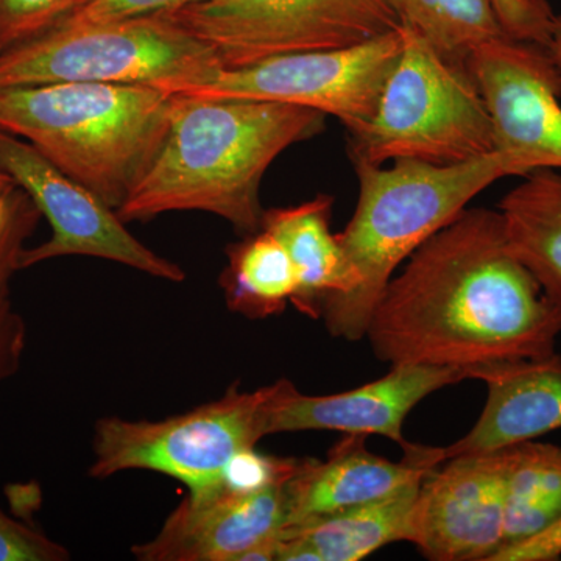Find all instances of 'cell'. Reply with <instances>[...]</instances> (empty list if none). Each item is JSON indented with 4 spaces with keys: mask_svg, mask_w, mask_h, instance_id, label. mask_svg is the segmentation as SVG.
I'll use <instances>...</instances> for the list:
<instances>
[{
    "mask_svg": "<svg viewBox=\"0 0 561 561\" xmlns=\"http://www.w3.org/2000/svg\"><path fill=\"white\" fill-rule=\"evenodd\" d=\"M500 203L505 238L561 313V169H537Z\"/></svg>",
    "mask_w": 561,
    "mask_h": 561,
    "instance_id": "ac0fdd59",
    "label": "cell"
},
{
    "mask_svg": "<svg viewBox=\"0 0 561 561\" xmlns=\"http://www.w3.org/2000/svg\"><path fill=\"white\" fill-rule=\"evenodd\" d=\"M80 0H0V54L50 31Z\"/></svg>",
    "mask_w": 561,
    "mask_h": 561,
    "instance_id": "cb8c5ba5",
    "label": "cell"
},
{
    "mask_svg": "<svg viewBox=\"0 0 561 561\" xmlns=\"http://www.w3.org/2000/svg\"><path fill=\"white\" fill-rule=\"evenodd\" d=\"M202 0H80L58 24H99L183 9Z\"/></svg>",
    "mask_w": 561,
    "mask_h": 561,
    "instance_id": "484cf974",
    "label": "cell"
},
{
    "mask_svg": "<svg viewBox=\"0 0 561 561\" xmlns=\"http://www.w3.org/2000/svg\"><path fill=\"white\" fill-rule=\"evenodd\" d=\"M470 379L485 382V405L463 438L442 448L443 460L501 451L561 430L559 354L481 365Z\"/></svg>",
    "mask_w": 561,
    "mask_h": 561,
    "instance_id": "2e32d148",
    "label": "cell"
},
{
    "mask_svg": "<svg viewBox=\"0 0 561 561\" xmlns=\"http://www.w3.org/2000/svg\"><path fill=\"white\" fill-rule=\"evenodd\" d=\"M0 172L20 186L49 220V241L25 249L21 268L65 256L117 262L146 275L183 283L186 273L138 241L98 195L55 168L27 140L0 130Z\"/></svg>",
    "mask_w": 561,
    "mask_h": 561,
    "instance_id": "30bf717a",
    "label": "cell"
},
{
    "mask_svg": "<svg viewBox=\"0 0 561 561\" xmlns=\"http://www.w3.org/2000/svg\"><path fill=\"white\" fill-rule=\"evenodd\" d=\"M332 203L334 198L321 194L300 205L267 209L261 224V230L280 242L297 268L300 287L291 305L313 320L320 319L328 301L356 287L337 236L331 232Z\"/></svg>",
    "mask_w": 561,
    "mask_h": 561,
    "instance_id": "e0dca14e",
    "label": "cell"
},
{
    "mask_svg": "<svg viewBox=\"0 0 561 561\" xmlns=\"http://www.w3.org/2000/svg\"><path fill=\"white\" fill-rule=\"evenodd\" d=\"M560 518L561 446L531 440L508 448L502 548L529 540Z\"/></svg>",
    "mask_w": 561,
    "mask_h": 561,
    "instance_id": "44dd1931",
    "label": "cell"
},
{
    "mask_svg": "<svg viewBox=\"0 0 561 561\" xmlns=\"http://www.w3.org/2000/svg\"><path fill=\"white\" fill-rule=\"evenodd\" d=\"M354 168L359 180L356 210L345 230L335 236L356 287L328 301L320 317L332 337L348 342L365 339L387 284L427 239L451 224L494 181L523 176L519 165L500 151L453 165L398 160L391 168Z\"/></svg>",
    "mask_w": 561,
    "mask_h": 561,
    "instance_id": "277c9868",
    "label": "cell"
},
{
    "mask_svg": "<svg viewBox=\"0 0 561 561\" xmlns=\"http://www.w3.org/2000/svg\"><path fill=\"white\" fill-rule=\"evenodd\" d=\"M402 50L400 28L342 49L280 55L208 80L158 90L208 99L290 103L334 116L346 130H364Z\"/></svg>",
    "mask_w": 561,
    "mask_h": 561,
    "instance_id": "9c48e42d",
    "label": "cell"
},
{
    "mask_svg": "<svg viewBox=\"0 0 561 561\" xmlns=\"http://www.w3.org/2000/svg\"><path fill=\"white\" fill-rule=\"evenodd\" d=\"M68 549L0 508V561H66Z\"/></svg>",
    "mask_w": 561,
    "mask_h": 561,
    "instance_id": "d4e9b609",
    "label": "cell"
},
{
    "mask_svg": "<svg viewBox=\"0 0 561 561\" xmlns=\"http://www.w3.org/2000/svg\"><path fill=\"white\" fill-rule=\"evenodd\" d=\"M287 482L247 494H190L153 540L131 549L133 556L139 561H241L289 524Z\"/></svg>",
    "mask_w": 561,
    "mask_h": 561,
    "instance_id": "5bb4252c",
    "label": "cell"
},
{
    "mask_svg": "<svg viewBox=\"0 0 561 561\" xmlns=\"http://www.w3.org/2000/svg\"><path fill=\"white\" fill-rule=\"evenodd\" d=\"M41 217L32 198L16 184L0 191V383L20 371L27 328L11 300V279L21 271L25 242Z\"/></svg>",
    "mask_w": 561,
    "mask_h": 561,
    "instance_id": "603a6c76",
    "label": "cell"
},
{
    "mask_svg": "<svg viewBox=\"0 0 561 561\" xmlns=\"http://www.w3.org/2000/svg\"><path fill=\"white\" fill-rule=\"evenodd\" d=\"M402 24L453 65L467 68L471 51L511 36L502 27L493 0H394Z\"/></svg>",
    "mask_w": 561,
    "mask_h": 561,
    "instance_id": "7402d4cb",
    "label": "cell"
},
{
    "mask_svg": "<svg viewBox=\"0 0 561 561\" xmlns=\"http://www.w3.org/2000/svg\"><path fill=\"white\" fill-rule=\"evenodd\" d=\"M224 69L208 44L164 14L57 24L0 54V88L84 83L171 84L208 80Z\"/></svg>",
    "mask_w": 561,
    "mask_h": 561,
    "instance_id": "8992f818",
    "label": "cell"
},
{
    "mask_svg": "<svg viewBox=\"0 0 561 561\" xmlns=\"http://www.w3.org/2000/svg\"><path fill=\"white\" fill-rule=\"evenodd\" d=\"M272 386L241 391L238 383L220 400L161 421L105 416L95 423L90 478L131 470L176 479L192 496L206 493L238 454L256 448L265 434V405Z\"/></svg>",
    "mask_w": 561,
    "mask_h": 561,
    "instance_id": "52a82bcc",
    "label": "cell"
},
{
    "mask_svg": "<svg viewBox=\"0 0 561 561\" xmlns=\"http://www.w3.org/2000/svg\"><path fill=\"white\" fill-rule=\"evenodd\" d=\"M421 482L386 500L290 524L280 535L302 542L316 561L367 559L391 542L411 541Z\"/></svg>",
    "mask_w": 561,
    "mask_h": 561,
    "instance_id": "d6986e66",
    "label": "cell"
},
{
    "mask_svg": "<svg viewBox=\"0 0 561 561\" xmlns=\"http://www.w3.org/2000/svg\"><path fill=\"white\" fill-rule=\"evenodd\" d=\"M220 284L228 308L251 320L278 316L300 287L289 253L264 230L228 249Z\"/></svg>",
    "mask_w": 561,
    "mask_h": 561,
    "instance_id": "ffe728a7",
    "label": "cell"
},
{
    "mask_svg": "<svg viewBox=\"0 0 561 561\" xmlns=\"http://www.w3.org/2000/svg\"><path fill=\"white\" fill-rule=\"evenodd\" d=\"M160 14L208 44L224 69L357 46L402 24L394 0H202Z\"/></svg>",
    "mask_w": 561,
    "mask_h": 561,
    "instance_id": "ba28073f",
    "label": "cell"
},
{
    "mask_svg": "<svg viewBox=\"0 0 561 561\" xmlns=\"http://www.w3.org/2000/svg\"><path fill=\"white\" fill-rule=\"evenodd\" d=\"M468 72L481 91L494 147L522 169H561V70L551 51L504 36L471 51Z\"/></svg>",
    "mask_w": 561,
    "mask_h": 561,
    "instance_id": "8fae6325",
    "label": "cell"
},
{
    "mask_svg": "<svg viewBox=\"0 0 561 561\" xmlns=\"http://www.w3.org/2000/svg\"><path fill=\"white\" fill-rule=\"evenodd\" d=\"M548 49L561 70V14L553 16L551 43H549Z\"/></svg>",
    "mask_w": 561,
    "mask_h": 561,
    "instance_id": "f1b7e54d",
    "label": "cell"
},
{
    "mask_svg": "<svg viewBox=\"0 0 561 561\" xmlns=\"http://www.w3.org/2000/svg\"><path fill=\"white\" fill-rule=\"evenodd\" d=\"M367 435L348 434L324 461L301 459L287 482L289 524L386 500L419 483L443 463L442 448L413 445L404 460L394 463L368 451Z\"/></svg>",
    "mask_w": 561,
    "mask_h": 561,
    "instance_id": "9a60e30c",
    "label": "cell"
},
{
    "mask_svg": "<svg viewBox=\"0 0 561 561\" xmlns=\"http://www.w3.org/2000/svg\"><path fill=\"white\" fill-rule=\"evenodd\" d=\"M470 379L463 368L435 365H393L389 375L359 389L324 397H308L287 379L273 383L265 405V434L300 431H339L382 435L409 451L412 443L402 424L412 409L434 391Z\"/></svg>",
    "mask_w": 561,
    "mask_h": 561,
    "instance_id": "4fadbf2b",
    "label": "cell"
},
{
    "mask_svg": "<svg viewBox=\"0 0 561 561\" xmlns=\"http://www.w3.org/2000/svg\"><path fill=\"white\" fill-rule=\"evenodd\" d=\"M561 559V518L529 540L505 546L490 561H556Z\"/></svg>",
    "mask_w": 561,
    "mask_h": 561,
    "instance_id": "83f0119b",
    "label": "cell"
},
{
    "mask_svg": "<svg viewBox=\"0 0 561 561\" xmlns=\"http://www.w3.org/2000/svg\"><path fill=\"white\" fill-rule=\"evenodd\" d=\"M508 448L457 456L421 482L411 541L434 561H490L504 546Z\"/></svg>",
    "mask_w": 561,
    "mask_h": 561,
    "instance_id": "7c38bea8",
    "label": "cell"
},
{
    "mask_svg": "<svg viewBox=\"0 0 561 561\" xmlns=\"http://www.w3.org/2000/svg\"><path fill=\"white\" fill-rule=\"evenodd\" d=\"M11 183H13V181H11L9 176L5 175V173L0 172V191L9 187Z\"/></svg>",
    "mask_w": 561,
    "mask_h": 561,
    "instance_id": "f546056e",
    "label": "cell"
},
{
    "mask_svg": "<svg viewBox=\"0 0 561 561\" xmlns=\"http://www.w3.org/2000/svg\"><path fill=\"white\" fill-rule=\"evenodd\" d=\"M400 32L401 55L375 117L350 135L353 164L453 165L494 153L490 113L468 69L446 61L408 25Z\"/></svg>",
    "mask_w": 561,
    "mask_h": 561,
    "instance_id": "5b68a950",
    "label": "cell"
},
{
    "mask_svg": "<svg viewBox=\"0 0 561 561\" xmlns=\"http://www.w3.org/2000/svg\"><path fill=\"white\" fill-rule=\"evenodd\" d=\"M172 105L171 92L149 84L0 88V130L27 140L117 213L157 158Z\"/></svg>",
    "mask_w": 561,
    "mask_h": 561,
    "instance_id": "3957f363",
    "label": "cell"
},
{
    "mask_svg": "<svg viewBox=\"0 0 561 561\" xmlns=\"http://www.w3.org/2000/svg\"><path fill=\"white\" fill-rule=\"evenodd\" d=\"M561 313L508 247L500 210L463 209L405 261L368 323L393 365L463 368L556 354Z\"/></svg>",
    "mask_w": 561,
    "mask_h": 561,
    "instance_id": "6da1fadb",
    "label": "cell"
},
{
    "mask_svg": "<svg viewBox=\"0 0 561 561\" xmlns=\"http://www.w3.org/2000/svg\"><path fill=\"white\" fill-rule=\"evenodd\" d=\"M324 127V114L290 103L173 94L164 142L117 216L133 221L202 210L254 234L265 213V172L284 150Z\"/></svg>",
    "mask_w": 561,
    "mask_h": 561,
    "instance_id": "7a4b0ae2",
    "label": "cell"
},
{
    "mask_svg": "<svg viewBox=\"0 0 561 561\" xmlns=\"http://www.w3.org/2000/svg\"><path fill=\"white\" fill-rule=\"evenodd\" d=\"M502 27L512 38L548 49L556 14L546 0H493Z\"/></svg>",
    "mask_w": 561,
    "mask_h": 561,
    "instance_id": "4316f807",
    "label": "cell"
}]
</instances>
